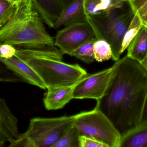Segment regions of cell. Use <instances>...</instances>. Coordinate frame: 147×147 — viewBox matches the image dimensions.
<instances>
[{
  "mask_svg": "<svg viewBox=\"0 0 147 147\" xmlns=\"http://www.w3.org/2000/svg\"><path fill=\"white\" fill-rule=\"evenodd\" d=\"M115 73L96 107L122 135L140 123L147 96V72L126 55L115 63Z\"/></svg>",
  "mask_w": 147,
  "mask_h": 147,
  "instance_id": "cell-1",
  "label": "cell"
},
{
  "mask_svg": "<svg viewBox=\"0 0 147 147\" xmlns=\"http://www.w3.org/2000/svg\"><path fill=\"white\" fill-rule=\"evenodd\" d=\"M43 22L32 0H22L16 4L11 18L0 28V43L31 49L55 45Z\"/></svg>",
  "mask_w": 147,
  "mask_h": 147,
  "instance_id": "cell-2",
  "label": "cell"
},
{
  "mask_svg": "<svg viewBox=\"0 0 147 147\" xmlns=\"http://www.w3.org/2000/svg\"><path fill=\"white\" fill-rule=\"evenodd\" d=\"M52 54L48 47L16 48L14 56L35 71L46 89L74 85L88 75L79 65L64 63L62 60L51 57Z\"/></svg>",
  "mask_w": 147,
  "mask_h": 147,
  "instance_id": "cell-3",
  "label": "cell"
},
{
  "mask_svg": "<svg viewBox=\"0 0 147 147\" xmlns=\"http://www.w3.org/2000/svg\"><path fill=\"white\" fill-rule=\"evenodd\" d=\"M134 15L128 3L108 13L86 16V22L93 29L96 39L105 40L110 45L114 61L120 59L123 39Z\"/></svg>",
  "mask_w": 147,
  "mask_h": 147,
  "instance_id": "cell-4",
  "label": "cell"
},
{
  "mask_svg": "<svg viewBox=\"0 0 147 147\" xmlns=\"http://www.w3.org/2000/svg\"><path fill=\"white\" fill-rule=\"evenodd\" d=\"M76 116L31 119L27 131L9 147H52L73 125Z\"/></svg>",
  "mask_w": 147,
  "mask_h": 147,
  "instance_id": "cell-5",
  "label": "cell"
},
{
  "mask_svg": "<svg viewBox=\"0 0 147 147\" xmlns=\"http://www.w3.org/2000/svg\"><path fill=\"white\" fill-rule=\"evenodd\" d=\"M74 124L80 135L95 139L108 147H120L121 135L109 118L95 107L76 114Z\"/></svg>",
  "mask_w": 147,
  "mask_h": 147,
  "instance_id": "cell-6",
  "label": "cell"
},
{
  "mask_svg": "<svg viewBox=\"0 0 147 147\" xmlns=\"http://www.w3.org/2000/svg\"><path fill=\"white\" fill-rule=\"evenodd\" d=\"M93 29L87 22H79L58 31L54 45L62 54L71 56L80 47L95 39Z\"/></svg>",
  "mask_w": 147,
  "mask_h": 147,
  "instance_id": "cell-7",
  "label": "cell"
},
{
  "mask_svg": "<svg viewBox=\"0 0 147 147\" xmlns=\"http://www.w3.org/2000/svg\"><path fill=\"white\" fill-rule=\"evenodd\" d=\"M115 64L111 67L89 74L79 81L74 87L73 99H101L105 94L115 73Z\"/></svg>",
  "mask_w": 147,
  "mask_h": 147,
  "instance_id": "cell-8",
  "label": "cell"
},
{
  "mask_svg": "<svg viewBox=\"0 0 147 147\" xmlns=\"http://www.w3.org/2000/svg\"><path fill=\"white\" fill-rule=\"evenodd\" d=\"M19 121L8 106L5 99L0 98V147L5 146L18 139L20 133Z\"/></svg>",
  "mask_w": 147,
  "mask_h": 147,
  "instance_id": "cell-9",
  "label": "cell"
},
{
  "mask_svg": "<svg viewBox=\"0 0 147 147\" xmlns=\"http://www.w3.org/2000/svg\"><path fill=\"white\" fill-rule=\"evenodd\" d=\"M34 7L43 21L54 28L57 20L64 9L68 0H32Z\"/></svg>",
  "mask_w": 147,
  "mask_h": 147,
  "instance_id": "cell-10",
  "label": "cell"
},
{
  "mask_svg": "<svg viewBox=\"0 0 147 147\" xmlns=\"http://www.w3.org/2000/svg\"><path fill=\"white\" fill-rule=\"evenodd\" d=\"M0 60L9 69L19 75L25 81L43 89H46L45 85L35 71L26 63L14 56L9 59L0 58Z\"/></svg>",
  "mask_w": 147,
  "mask_h": 147,
  "instance_id": "cell-11",
  "label": "cell"
},
{
  "mask_svg": "<svg viewBox=\"0 0 147 147\" xmlns=\"http://www.w3.org/2000/svg\"><path fill=\"white\" fill-rule=\"evenodd\" d=\"M76 84L67 87L47 89L43 100L45 108L48 110L63 108L73 99L74 89Z\"/></svg>",
  "mask_w": 147,
  "mask_h": 147,
  "instance_id": "cell-12",
  "label": "cell"
},
{
  "mask_svg": "<svg viewBox=\"0 0 147 147\" xmlns=\"http://www.w3.org/2000/svg\"><path fill=\"white\" fill-rule=\"evenodd\" d=\"M84 0H71L67 2L64 9L54 25V29L79 22H86L84 8Z\"/></svg>",
  "mask_w": 147,
  "mask_h": 147,
  "instance_id": "cell-13",
  "label": "cell"
},
{
  "mask_svg": "<svg viewBox=\"0 0 147 147\" xmlns=\"http://www.w3.org/2000/svg\"><path fill=\"white\" fill-rule=\"evenodd\" d=\"M147 53V28L142 26L127 47V56L141 63Z\"/></svg>",
  "mask_w": 147,
  "mask_h": 147,
  "instance_id": "cell-14",
  "label": "cell"
},
{
  "mask_svg": "<svg viewBox=\"0 0 147 147\" xmlns=\"http://www.w3.org/2000/svg\"><path fill=\"white\" fill-rule=\"evenodd\" d=\"M120 147H147V122L140 123L122 135Z\"/></svg>",
  "mask_w": 147,
  "mask_h": 147,
  "instance_id": "cell-15",
  "label": "cell"
},
{
  "mask_svg": "<svg viewBox=\"0 0 147 147\" xmlns=\"http://www.w3.org/2000/svg\"><path fill=\"white\" fill-rule=\"evenodd\" d=\"M79 131L74 123L52 147H79Z\"/></svg>",
  "mask_w": 147,
  "mask_h": 147,
  "instance_id": "cell-16",
  "label": "cell"
},
{
  "mask_svg": "<svg viewBox=\"0 0 147 147\" xmlns=\"http://www.w3.org/2000/svg\"><path fill=\"white\" fill-rule=\"evenodd\" d=\"M129 0H94L95 8L92 15L107 13L121 8L129 3Z\"/></svg>",
  "mask_w": 147,
  "mask_h": 147,
  "instance_id": "cell-17",
  "label": "cell"
},
{
  "mask_svg": "<svg viewBox=\"0 0 147 147\" xmlns=\"http://www.w3.org/2000/svg\"><path fill=\"white\" fill-rule=\"evenodd\" d=\"M93 49L95 60L97 62H102L112 58L111 47L105 40H96L93 44Z\"/></svg>",
  "mask_w": 147,
  "mask_h": 147,
  "instance_id": "cell-18",
  "label": "cell"
},
{
  "mask_svg": "<svg viewBox=\"0 0 147 147\" xmlns=\"http://www.w3.org/2000/svg\"><path fill=\"white\" fill-rule=\"evenodd\" d=\"M143 26L140 17L137 15H134V17H133L123 39L121 50V54L127 48L130 42L136 36Z\"/></svg>",
  "mask_w": 147,
  "mask_h": 147,
  "instance_id": "cell-19",
  "label": "cell"
},
{
  "mask_svg": "<svg viewBox=\"0 0 147 147\" xmlns=\"http://www.w3.org/2000/svg\"><path fill=\"white\" fill-rule=\"evenodd\" d=\"M96 40V39L95 38L80 47L74 52L71 56L75 57L86 64H91L94 62L95 59L93 46Z\"/></svg>",
  "mask_w": 147,
  "mask_h": 147,
  "instance_id": "cell-20",
  "label": "cell"
},
{
  "mask_svg": "<svg viewBox=\"0 0 147 147\" xmlns=\"http://www.w3.org/2000/svg\"><path fill=\"white\" fill-rule=\"evenodd\" d=\"M16 5L10 0H0V28L12 17Z\"/></svg>",
  "mask_w": 147,
  "mask_h": 147,
  "instance_id": "cell-21",
  "label": "cell"
},
{
  "mask_svg": "<svg viewBox=\"0 0 147 147\" xmlns=\"http://www.w3.org/2000/svg\"><path fill=\"white\" fill-rule=\"evenodd\" d=\"M129 3L134 14L137 15L147 28V0H129Z\"/></svg>",
  "mask_w": 147,
  "mask_h": 147,
  "instance_id": "cell-22",
  "label": "cell"
},
{
  "mask_svg": "<svg viewBox=\"0 0 147 147\" xmlns=\"http://www.w3.org/2000/svg\"><path fill=\"white\" fill-rule=\"evenodd\" d=\"M0 82L17 83L25 81L0 60Z\"/></svg>",
  "mask_w": 147,
  "mask_h": 147,
  "instance_id": "cell-23",
  "label": "cell"
},
{
  "mask_svg": "<svg viewBox=\"0 0 147 147\" xmlns=\"http://www.w3.org/2000/svg\"><path fill=\"white\" fill-rule=\"evenodd\" d=\"M79 147H108L107 145L95 139L85 135L79 137Z\"/></svg>",
  "mask_w": 147,
  "mask_h": 147,
  "instance_id": "cell-24",
  "label": "cell"
},
{
  "mask_svg": "<svg viewBox=\"0 0 147 147\" xmlns=\"http://www.w3.org/2000/svg\"><path fill=\"white\" fill-rule=\"evenodd\" d=\"M16 51V47L13 45L0 43V58H11L15 56Z\"/></svg>",
  "mask_w": 147,
  "mask_h": 147,
  "instance_id": "cell-25",
  "label": "cell"
},
{
  "mask_svg": "<svg viewBox=\"0 0 147 147\" xmlns=\"http://www.w3.org/2000/svg\"><path fill=\"white\" fill-rule=\"evenodd\" d=\"M147 122V96L144 104L141 119L140 123H144ZM139 123V124H140Z\"/></svg>",
  "mask_w": 147,
  "mask_h": 147,
  "instance_id": "cell-26",
  "label": "cell"
},
{
  "mask_svg": "<svg viewBox=\"0 0 147 147\" xmlns=\"http://www.w3.org/2000/svg\"><path fill=\"white\" fill-rule=\"evenodd\" d=\"M140 64L142 66V67L145 69V70L147 72V53L144 60Z\"/></svg>",
  "mask_w": 147,
  "mask_h": 147,
  "instance_id": "cell-27",
  "label": "cell"
},
{
  "mask_svg": "<svg viewBox=\"0 0 147 147\" xmlns=\"http://www.w3.org/2000/svg\"><path fill=\"white\" fill-rule=\"evenodd\" d=\"M10 1H12V2L16 4H17V3H19V2L21 1L22 0H10Z\"/></svg>",
  "mask_w": 147,
  "mask_h": 147,
  "instance_id": "cell-28",
  "label": "cell"
}]
</instances>
